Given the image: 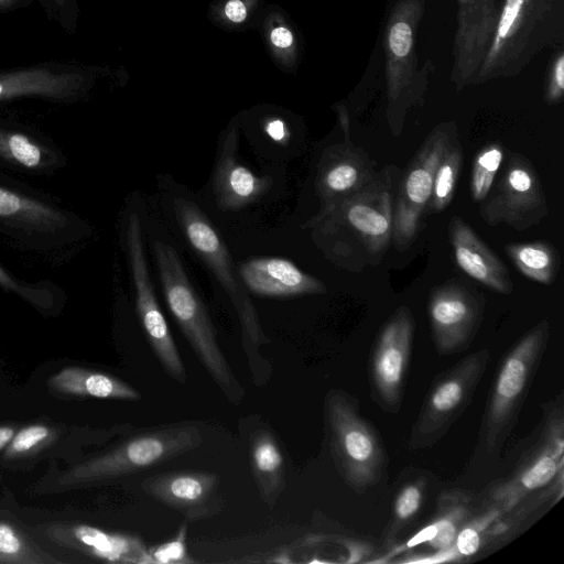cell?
Here are the masks:
<instances>
[{
  "instance_id": "20",
  "label": "cell",
  "mask_w": 564,
  "mask_h": 564,
  "mask_svg": "<svg viewBox=\"0 0 564 564\" xmlns=\"http://www.w3.org/2000/svg\"><path fill=\"white\" fill-rule=\"evenodd\" d=\"M376 175L373 161L351 140L327 148L322 154L315 177L321 209L359 192Z\"/></svg>"
},
{
  "instance_id": "6",
  "label": "cell",
  "mask_w": 564,
  "mask_h": 564,
  "mask_svg": "<svg viewBox=\"0 0 564 564\" xmlns=\"http://www.w3.org/2000/svg\"><path fill=\"white\" fill-rule=\"evenodd\" d=\"M547 319L530 328L501 359L492 381L478 433V449L495 455L502 449L538 372L550 337Z\"/></svg>"
},
{
  "instance_id": "14",
  "label": "cell",
  "mask_w": 564,
  "mask_h": 564,
  "mask_svg": "<svg viewBox=\"0 0 564 564\" xmlns=\"http://www.w3.org/2000/svg\"><path fill=\"white\" fill-rule=\"evenodd\" d=\"M414 329L411 310L401 305L382 325L373 343L368 365L370 395L386 413L400 411Z\"/></svg>"
},
{
  "instance_id": "25",
  "label": "cell",
  "mask_w": 564,
  "mask_h": 564,
  "mask_svg": "<svg viewBox=\"0 0 564 564\" xmlns=\"http://www.w3.org/2000/svg\"><path fill=\"white\" fill-rule=\"evenodd\" d=\"M72 546L91 556L116 563H153L143 543L134 536L109 533L98 528L77 524L69 530Z\"/></svg>"
},
{
  "instance_id": "36",
  "label": "cell",
  "mask_w": 564,
  "mask_h": 564,
  "mask_svg": "<svg viewBox=\"0 0 564 564\" xmlns=\"http://www.w3.org/2000/svg\"><path fill=\"white\" fill-rule=\"evenodd\" d=\"M267 37L271 51L276 59L293 64L296 58L297 45L293 30L285 23H274L267 30Z\"/></svg>"
},
{
  "instance_id": "32",
  "label": "cell",
  "mask_w": 564,
  "mask_h": 564,
  "mask_svg": "<svg viewBox=\"0 0 564 564\" xmlns=\"http://www.w3.org/2000/svg\"><path fill=\"white\" fill-rule=\"evenodd\" d=\"M463 165V149L455 140L441 159L434 175L433 192L426 216L443 212L452 202Z\"/></svg>"
},
{
  "instance_id": "43",
  "label": "cell",
  "mask_w": 564,
  "mask_h": 564,
  "mask_svg": "<svg viewBox=\"0 0 564 564\" xmlns=\"http://www.w3.org/2000/svg\"><path fill=\"white\" fill-rule=\"evenodd\" d=\"M12 0H0V6H4V4H8L9 2H11Z\"/></svg>"
},
{
  "instance_id": "40",
  "label": "cell",
  "mask_w": 564,
  "mask_h": 564,
  "mask_svg": "<svg viewBox=\"0 0 564 564\" xmlns=\"http://www.w3.org/2000/svg\"><path fill=\"white\" fill-rule=\"evenodd\" d=\"M265 133L276 142H284L289 138V130L285 122L279 118L265 121L263 127Z\"/></svg>"
},
{
  "instance_id": "2",
  "label": "cell",
  "mask_w": 564,
  "mask_h": 564,
  "mask_svg": "<svg viewBox=\"0 0 564 564\" xmlns=\"http://www.w3.org/2000/svg\"><path fill=\"white\" fill-rule=\"evenodd\" d=\"M94 230L58 198L0 171V239L11 249L50 264L74 258Z\"/></svg>"
},
{
  "instance_id": "31",
  "label": "cell",
  "mask_w": 564,
  "mask_h": 564,
  "mask_svg": "<svg viewBox=\"0 0 564 564\" xmlns=\"http://www.w3.org/2000/svg\"><path fill=\"white\" fill-rule=\"evenodd\" d=\"M427 494L425 476H415L403 482L398 489L388 524L382 533L384 546L397 542L399 534L419 516Z\"/></svg>"
},
{
  "instance_id": "29",
  "label": "cell",
  "mask_w": 564,
  "mask_h": 564,
  "mask_svg": "<svg viewBox=\"0 0 564 564\" xmlns=\"http://www.w3.org/2000/svg\"><path fill=\"white\" fill-rule=\"evenodd\" d=\"M0 290L6 294L20 299L37 313L45 316L58 314L67 299L65 290L52 280H23L1 262Z\"/></svg>"
},
{
  "instance_id": "19",
  "label": "cell",
  "mask_w": 564,
  "mask_h": 564,
  "mask_svg": "<svg viewBox=\"0 0 564 564\" xmlns=\"http://www.w3.org/2000/svg\"><path fill=\"white\" fill-rule=\"evenodd\" d=\"M141 488L189 521L209 518L221 506L219 477L213 473H161L143 479Z\"/></svg>"
},
{
  "instance_id": "1",
  "label": "cell",
  "mask_w": 564,
  "mask_h": 564,
  "mask_svg": "<svg viewBox=\"0 0 564 564\" xmlns=\"http://www.w3.org/2000/svg\"><path fill=\"white\" fill-rule=\"evenodd\" d=\"M400 175L398 167L386 165L366 187L319 209L306 224L328 259L355 272L381 261L392 240Z\"/></svg>"
},
{
  "instance_id": "10",
  "label": "cell",
  "mask_w": 564,
  "mask_h": 564,
  "mask_svg": "<svg viewBox=\"0 0 564 564\" xmlns=\"http://www.w3.org/2000/svg\"><path fill=\"white\" fill-rule=\"evenodd\" d=\"M490 356L488 349H479L435 378L411 429V451L425 449L446 435L471 403Z\"/></svg>"
},
{
  "instance_id": "12",
  "label": "cell",
  "mask_w": 564,
  "mask_h": 564,
  "mask_svg": "<svg viewBox=\"0 0 564 564\" xmlns=\"http://www.w3.org/2000/svg\"><path fill=\"white\" fill-rule=\"evenodd\" d=\"M458 139L453 121L437 124L427 134L400 175L393 205L392 241L399 251L409 249L417 237L430 204L436 167Z\"/></svg>"
},
{
  "instance_id": "18",
  "label": "cell",
  "mask_w": 564,
  "mask_h": 564,
  "mask_svg": "<svg viewBox=\"0 0 564 564\" xmlns=\"http://www.w3.org/2000/svg\"><path fill=\"white\" fill-rule=\"evenodd\" d=\"M67 164L62 148L42 132L0 119V171L20 177H51Z\"/></svg>"
},
{
  "instance_id": "21",
  "label": "cell",
  "mask_w": 564,
  "mask_h": 564,
  "mask_svg": "<svg viewBox=\"0 0 564 564\" xmlns=\"http://www.w3.org/2000/svg\"><path fill=\"white\" fill-rule=\"evenodd\" d=\"M237 270L248 292L259 296L288 297L327 291L321 280L283 258H252L239 263Z\"/></svg>"
},
{
  "instance_id": "35",
  "label": "cell",
  "mask_w": 564,
  "mask_h": 564,
  "mask_svg": "<svg viewBox=\"0 0 564 564\" xmlns=\"http://www.w3.org/2000/svg\"><path fill=\"white\" fill-rule=\"evenodd\" d=\"M564 97V48L555 47L545 75L543 99L544 102L554 106L562 102Z\"/></svg>"
},
{
  "instance_id": "9",
  "label": "cell",
  "mask_w": 564,
  "mask_h": 564,
  "mask_svg": "<svg viewBox=\"0 0 564 564\" xmlns=\"http://www.w3.org/2000/svg\"><path fill=\"white\" fill-rule=\"evenodd\" d=\"M202 442L199 429L192 424L145 431L76 466L63 475L58 484L85 485L129 476L193 451Z\"/></svg>"
},
{
  "instance_id": "42",
  "label": "cell",
  "mask_w": 564,
  "mask_h": 564,
  "mask_svg": "<svg viewBox=\"0 0 564 564\" xmlns=\"http://www.w3.org/2000/svg\"><path fill=\"white\" fill-rule=\"evenodd\" d=\"M15 434L11 426H0V451H2L12 441Z\"/></svg>"
},
{
  "instance_id": "34",
  "label": "cell",
  "mask_w": 564,
  "mask_h": 564,
  "mask_svg": "<svg viewBox=\"0 0 564 564\" xmlns=\"http://www.w3.org/2000/svg\"><path fill=\"white\" fill-rule=\"evenodd\" d=\"M497 507H487L485 512L466 521L456 534L453 546L459 556H471L482 545L484 536L490 524L502 514Z\"/></svg>"
},
{
  "instance_id": "24",
  "label": "cell",
  "mask_w": 564,
  "mask_h": 564,
  "mask_svg": "<svg viewBox=\"0 0 564 564\" xmlns=\"http://www.w3.org/2000/svg\"><path fill=\"white\" fill-rule=\"evenodd\" d=\"M85 78L75 73L29 68L0 75V102L19 98L68 101L83 93Z\"/></svg>"
},
{
  "instance_id": "30",
  "label": "cell",
  "mask_w": 564,
  "mask_h": 564,
  "mask_svg": "<svg viewBox=\"0 0 564 564\" xmlns=\"http://www.w3.org/2000/svg\"><path fill=\"white\" fill-rule=\"evenodd\" d=\"M505 251L513 264L528 279L550 285L560 270V253L547 241L509 243Z\"/></svg>"
},
{
  "instance_id": "15",
  "label": "cell",
  "mask_w": 564,
  "mask_h": 564,
  "mask_svg": "<svg viewBox=\"0 0 564 564\" xmlns=\"http://www.w3.org/2000/svg\"><path fill=\"white\" fill-rule=\"evenodd\" d=\"M547 214L536 170L523 155L510 154L502 175L480 202L481 219L490 226L505 224L521 231L538 225Z\"/></svg>"
},
{
  "instance_id": "16",
  "label": "cell",
  "mask_w": 564,
  "mask_h": 564,
  "mask_svg": "<svg viewBox=\"0 0 564 564\" xmlns=\"http://www.w3.org/2000/svg\"><path fill=\"white\" fill-rule=\"evenodd\" d=\"M485 303L479 291L456 279L431 291L427 312L438 355L462 352L470 346L481 325Z\"/></svg>"
},
{
  "instance_id": "8",
  "label": "cell",
  "mask_w": 564,
  "mask_h": 564,
  "mask_svg": "<svg viewBox=\"0 0 564 564\" xmlns=\"http://www.w3.org/2000/svg\"><path fill=\"white\" fill-rule=\"evenodd\" d=\"M425 0H397L383 31L387 119L393 135L402 131L408 111L423 102L429 74L427 61L419 68L416 37Z\"/></svg>"
},
{
  "instance_id": "41",
  "label": "cell",
  "mask_w": 564,
  "mask_h": 564,
  "mask_svg": "<svg viewBox=\"0 0 564 564\" xmlns=\"http://www.w3.org/2000/svg\"><path fill=\"white\" fill-rule=\"evenodd\" d=\"M338 118L343 130L345 132V141H350V131H349V117L346 110V107L343 105L336 106Z\"/></svg>"
},
{
  "instance_id": "13",
  "label": "cell",
  "mask_w": 564,
  "mask_h": 564,
  "mask_svg": "<svg viewBox=\"0 0 564 564\" xmlns=\"http://www.w3.org/2000/svg\"><path fill=\"white\" fill-rule=\"evenodd\" d=\"M123 242L134 288L135 311L147 339L169 377L184 383L185 367L155 296L147 265L141 220L137 213H130L127 218Z\"/></svg>"
},
{
  "instance_id": "27",
  "label": "cell",
  "mask_w": 564,
  "mask_h": 564,
  "mask_svg": "<svg viewBox=\"0 0 564 564\" xmlns=\"http://www.w3.org/2000/svg\"><path fill=\"white\" fill-rule=\"evenodd\" d=\"M250 464L263 501L273 507L285 487L284 458L271 432L257 430L250 437Z\"/></svg>"
},
{
  "instance_id": "17",
  "label": "cell",
  "mask_w": 564,
  "mask_h": 564,
  "mask_svg": "<svg viewBox=\"0 0 564 564\" xmlns=\"http://www.w3.org/2000/svg\"><path fill=\"white\" fill-rule=\"evenodd\" d=\"M457 25L449 75L456 90L473 85L490 44L501 0H456Z\"/></svg>"
},
{
  "instance_id": "26",
  "label": "cell",
  "mask_w": 564,
  "mask_h": 564,
  "mask_svg": "<svg viewBox=\"0 0 564 564\" xmlns=\"http://www.w3.org/2000/svg\"><path fill=\"white\" fill-rule=\"evenodd\" d=\"M54 391L67 395L137 401L140 392L129 383L108 373L80 367H67L48 379Z\"/></svg>"
},
{
  "instance_id": "33",
  "label": "cell",
  "mask_w": 564,
  "mask_h": 564,
  "mask_svg": "<svg viewBox=\"0 0 564 564\" xmlns=\"http://www.w3.org/2000/svg\"><path fill=\"white\" fill-rule=\"evenodd\" d=\"M503 161V148L498 142L482 147L475 155L470 177V193L475 203L482 202L495 183Z\"/></svg>"
},
{
  "instance_id": "5",
  "label": "cell",
  "mask_w": 564,
  "mask_h": 564,
  "mask_svg": "<svg viewBox=\"0 0 564 564\" xmlns=\"http://www.w3.org/2000/svg\"><path fill=\"white\" fill-rule=\"evenodd\" d=\"M153 248L170 312L216 384L231 402L239 403L245 395L243 388L219 347L208 311L189 281L176 250L161 240H156Z\"/></svg>"
},
{
  "instance_id": "7",
  "label": "cell",
  "mask_w": 564,
  "mask_h": 564,
  "mask_svg": "<svg viewBox=\"0 0 564 564\" xmlns=\"http://www.w3.org/2000/svg\"><path fill=\"white\" fill-rule=\"evenodd\" d=\"M325 426L335 467L346 485L362 495L384 471L387 454L380 433L360 412L350 393L332 389L324 403Z\"/></svg>"
},
{
  "instance_id": "28",
  "label": "cell",
  "mask_w": 564,
  "mask_h": 564,
  "mask_svg": "<svg viewBox=\"0 0 564 564\" xmlns=\"http://www.w3.org/2000/svg\"><path fill=\"white\" fill-rule=\"evenodd\" d=\"M470 501L471 498L467 491L457 489L443 491L437 498L436 512L432 522L410 541V545L425 542L431 549L440 552L449 550L457 532L467 521Z\"/></svg>"
},
{
  "instance_id": "22",
  "label": "cell",
  "mask_w": 564,
  "mask_h": 564,
  "mask_svg": "<svg viewBox=\"0 0 564 564\" xmlns=\"http://www.w3.org/2000/svg\"><path fill=\"white\" fill-rule=\"evenodd\" d=\"M238 133L231 129L221 145L214 173V194L221 210H238L261 198L272 186L270 176H257L237 159Z\"/></svg>"
},
{
  "instance_id": "4",
  "label": "cell",
  "mask_w": 564,
  "mask_h": 564,
  "mask_svg": "<svg viewBox=\"0 0 564 564\" xmlns=\"http://www.w3.org/2000/svg\"><path fill=\"white\" fill-rule=\"evenodd\" d=\"M175 217L185 238L209 268L216 280L230 299L241 328L242 347L253 381L265 383L271 369L260 348L270 343L263 332L256 307L249 296L226 243L205 213L194 202L176 198L173 204Z\"/></svg>"
},
{
  "instance_id": "3",
  "label": "cell",
  "mask_w": 564,
  "mask_h": 564,
  "mask_svg": "<svg viewBox=\"0 0 564 564\" xmlns=\"http://www.w3.org/2000/svg\"><path fill=\"white\" fill-rule=\"evenodd\" d=\"M563 42L564 0H501L473 85L517 77L543 50Z\"/></svg>"
},
{
  "instance_id": "37",
  "label": "cell",
  "mask_w": 564,
  "mask_h": 564,
  "mask_svg": "<svg viewBox=\"0 0 564 564\" xmlns=\"http://www.w3.org/2000/svg\"><path fill=\"white\" fill-rule=\"evenodd\" d=\"M51 435V431L43 424H33L23 427L14 434L10 446L8 448V455H22L31 452L44 443Z\"/></svg>"
},
{
  "instance_id": "23",
  "label": "cell",
  "mask_w": 564,
  "mask_h": 564,
  "mask_svg": "<svg viewBox=\"0 0 564 564\" xmlns=\"http://www.w3.org/2000/svg\"><path fill=\"white\" fill-rule=\"evenodd\" d=\"M448 238L462 271L495 292L506 295L513 292L506 264L460 217L449 220Z\"/></svg>"
},
{
  "instance_id": "39",
  "label": "cell",
  "mask_w": 564,
  "mask_h": 564,
  "mask_svg": "<svg viewBox=\"0 0 564 564\" xmlns=\"http://www.w3.org/2000/svg\"><path fill=\"white\" fill-rule=\"evenodd\" d=\"M24 543L18 532L8 523L0 522V556L18 557L24 554Z\"/></svg>"
},
{
  "instance_id": "38",
  "label": "cell",
  "mask_w": 564,
  "mask_h": 564,
  "mask_svg": "<svg viewBox=\"0 0 564 564\" xmlns=\"http://www.w3.org/2000/svg\"><path fill=\"white\" fill-rule=\"evenodd\" d=\"M250 0H225L218 9V18L226 26H241L250 17Z\"/></svg>"
},
{
  "instance_id": "11",
  "label": "cell",
  "mask_w": 564,
  "mask_h": 564,
  "mask_svg": "<svg viewBox=\"0 0 564 564\" xmlns=\"http://www.w3.org/2000/svg\"><path fill=\"white\" fill-rule=\"evenodd\" d=\"M563 402L560 395L543 406L538 438L522 454L511 474L489 489L487 507H497L507 512L563 474Z\"/></svg>"
}]
</instances>
